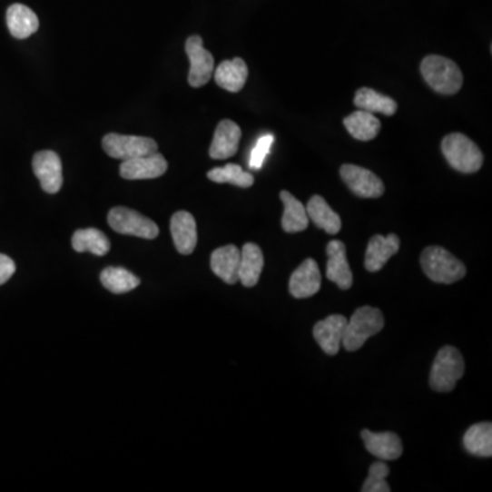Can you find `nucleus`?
Listing matches in <instances>:
<instances>
[{
    "instance_id": "obj_7",
    "label": "nucleus",
    "mask_w": 492,
    "mask_h": 492,
    "mask_svg": "<svg viewBox=\"0 0 492 492\" xmlns=\"http://www.w3.org/2000/svg\"><path fill=\"white\" fill-rule=\"evenodd\" d=\"M103 150L111 158L125 162L129 159L158 153V144L155 140L150 139V137L108 133L103 139Z\"/></svg>"
},
{
    "instance_id": "obj_28",
    "label": "nucleus",
    "mask_w": 492,
    "mask_h": 492,
    "mask_svg": "<svg viewBox=\"0 0 492 492\" xmlns=\"http://www.w3.org/2000/svg\"><path fill=\"white\" fill-rule=\"evenodd\" d=\"M464 448L476 457L492 456V424L478 423L470 427L464 437Z\"/></svg>"
},
{
    "instance_id": "obj_1",
    "label": "nucleus",
    "mask_w": 492,
    "mask_h": 492,
    "mask_svg": "<svg viewBox=\"0 0 492 492\" xmlns=\"http://www.w3.org/2000/svg\"><path fill=\"white\" fill-rule=\"evenodd\" d=\"M421 269L432 282L450 283L458 282L467 275V267L456 256L442 246H428L421 253Z\"/></svg>"
},
{
    "instance_id": "obj_16",
    "label": "nucleus",
    "mask_w": 492,
    "mask_h": 492,
    "mask_svg": "<svg viewBox=\"0 0 492 492\" xmlns=\"http://www.w3.org/2000/svg\"><path fill=\"white\" fill-rule=\"evenodd\" d=\"M241 136H242V132L235 122L230 119L219 122L210 147L211 158L215 161H224L234 156L240 145Z\"/></svg>"
},
{
    "instance_id": "obj_19",
    "label": "nucleus",
    "mask_w": 492,
    "mask_h": 492,
    "mask_svg": "<svg viewBox=\"0 0 492 492\" xmlns=\"http://www.w3.org/2000/svg\"><path fill=\"white\" fill-rule=\"evenodd\" d=\"M241 251L235 245H226L213 251L211 255V270L227 285L240 282L238 269H240Z\"/></svg>"
},
{
    "instance_id": "obj_12",
    "label": "nucleus",
    "mask_w": 492,
    "mask_h": 492,
    "mask_svg": "<svg viewBox=\"0 0 492 492\" xmlns=\"http://www.w3.org/2000/svg\"><path fill=\"white\" fill-rule=\"evenodd\" d=\"M326 277L334 282L340 290H349L353 285V274L346 258V246L342 241L334 240L327 245Z\"/></svg>"
},
{
    "instance_id": "obj_3",
    "label": "nucleus",
    "mask_w": 492,
    "mask_h": 492,
    "mask_svg": "<svg viewBox=\"0 0 492 492\" xmlns=\"http://www.w3.org/2000/svg\"><path fill=\"white\" fill-rule=\"evenodd\" d=\"M465 361L454 346H443L435 357L429 375V386L438 393H448L464 377Z\"/></svg>"
},
{
    "instance_id": "obj_31",
    "label": "nucleus",
    "mask_w": 492,
    "mask_h": 492,
    "mask_svg": "<svg viewBox=\"0 0 492 492\" xmlns=\"http://www.w3.org/2000/svg\"><path fill=\"white\" fill-rule=\"evenodd\" d=\"M390 469L385 462H375L369 467V473H368L367 480L364 481L362 486V492H390V486H389L386 477H388Z\"/></svg>"
},
{
    "instance_id": "obj_5",
    "label": "nucleus",
    "mask_w": 492,
    "mask_h": 492,
    "mask_svg": "<svg viewBox=\"0 0 492 492\" xmlns=\"http://www.w3.org/2000/svg\"><path fill=\"white\" fill-rule=\"evenodd\" d=\"M442 153L448 163L457 172L472 174L483 166L480 148L462 133H451L442 142Z\"/></svg>"
},
{
    "instance_id": "obj_6",
    "label": "nucleus",
    "mask_w": 492,
    "mask_h": 492,
    "mask_svg": "<svg viewBox=\"0 0 492 492\" xmlns=\"http://www.w3.org/2000/svg\"><path fill=\"white\" fill-rule=\"evenodd\" d=\"M108 224L119 234L155 240L159 235V227L155 221L137 211L125 207H115L108 213Z\"/></svg>"
},
{
    "instance_id": "obj_23",
    "label": "nucleus",
    "mask_w": 492,
    "mask_h": 492,
    "mask_svg": "<svg viewBox=\"0 0 492 492\" xmlns=\"http://www.w3.org/2000/svg\"><path fill=\"white\" fill-rule=\"evenodd\" d=\"M343 125L351 137L359 142H369L378 137L380 132V121L375 113L357 110L343 119Z\"/></svg>"
},
{
    "instance_id": "obj_30",
    "label": "nucleus",
    "mask_w": 492,
    "mask_h": 492,
    "mask_svg": "<svg viewBox=\"0 0 492 492\" xmlns=\"http://www.w3.org/2000/svg\"><path fill=\"white\" fill-rule=\"evenodd\" d=\"M207 177L212 182L231 183V185L240 186V188H251L255 183V177L251 172H245L238 164H226L223 167L211 170Z\"/></svg>"
},
{
    "instance_id": "obj_22",
    "label": "nucleus",
    "mask_w": 492,
    "mask_h": 492,
    "mask_svg": "<svg viewBox=\"0 0 492 492\" xmlns=\"http://www.w3.org/2000/svg\"><path fill=\"white\" fill-rule=\"evenodd\" d=\"M7 28L15 39H28L39 29V18L29 7L15 4L6 15Z\"/></svg>"
},
{
    "instance_id": "obj_26",
    "label": "nucleus",
    "mask_w": 492,
    "mask_h": 492,
    "mask_svg": "<svg viewBox=\"0 0 492 492\" xmlns=\"http://www.w3.org/2000/svg\"><path fill=\"white\" fill-rule=\"evenodd\" d=\"M280 200L285 205L282 216V229L286 232H290V234L304 231L308 224H310L307 208L288 191L280 192Z\"/></svg>"
},
{
    "instance_id": "obj_25",
    "label": "nucleus",
    "mask_w": 492,
    "mask_h": 492,
    "mask_svg": "<svg viewBox=\"0 0 492 492\" xmlns=\"http://www.w3.org/2000/svg\"><path fill=\"white\" fill-rule=\"evenodd\" d=\"M354 104L359 110L371 113H383L386 116H393L399 110L396 100L371 88H359L354 96Z\"/></svg>"
},
{
    "instance_id": "obj_2",
    "label": "nucleus",
    "mask_w": 492,
    "mask_h": 492,
    "mask_svg": "<svg viewBox=\"0 0 492 492\" xmlns=\"http://www.w3.org/2000/svg\"><path fill=\"white\" fill-rule=\"evenodd\" d=\"M420 70L426 83L438 93L456 94L464 83L458 64L445 56H426Z\"/></svg>"
},
{
    "instance_id": "obj_27",
    "label": "nucleus",
    "mask_w": 492,
    "mask_h": 492,
    "mask_svg": "<svg viewBox=\"0 0 492 492\" xmlns=\"http://www.w3.org/2000/svg\"><path fill=\"white\" fill-rule=\"evenodd\" d=\"M72 245L75 252H91L94 256H104L110 252V240L97 229L77 230L73 235Z\"/></svg>"
},
{
    "instance_id": "obj_18",
    "label": "nucleus",
    "mask_w": 492,
    "mask_h": 492,
    "mask_svg": "<svg viewBox=\"0 0 492 492\" xmlns=\"http://www.w3.org/2000/svg\"><path fill=\"white\" fill-rule=\"evenodd\" d=\"M170 229L178 252L192 255L197 245V226L193 215L186 211H178L172 215Z\"/></svg>"
},
{
    "instance_id": "obj_10",
    "label": "nucleus",
    "mask_w": 492,
    "mask_h": 492,
    "mask_svg": "<svg viewBox=\"0 0 492 492\" xmlns=\"http://www.w3.org/2000/svg\"><path fill=\"white\" fill-rule=\"evenodd\" d=\"M34 172L39 178L43 191L50 194L58 193L64 185L62 162L54 151H40L34 156Z\"/></svg>"
},
{
    "instance_id": "obj_11",
    "label": "nucleus",
    "mask_w": 492,
    "mask_h": 492,
    "mask_svg": "<svg viewBox=\"0 0 492 492\" xmlns=\"http://www.w3.org/2000/svg\"><path fill=\"white\" fill-rule=\"evenodd\" d=\"M167 169H169V164L164 156L155 153L122 162L119 172L122 178L129 181L153 180V178L162 177Z\"/></svg>"
},
{
    "instance_id": "obj_15",
    "label": "nucleus",
    "mask_w": 492,
    "mask_h": 492,
    "mask_svg": "<svg viewBox=\"0 0 492 492\" xmlns=\"http://www.w3.org/2000/svg\"><path fill=\"white\" fill-rule=\"evenodd\" d=\"M399 235H374L368 243L365 252V269L369 272H378L386 266L389 261L399 251Z\"/></svg>"
},
{
    "instance_id": "obj_24",
    "label": "nucleus",
    "mask_w": 492,
    "mask_h": 492,
    "mask_svg": "<svg viewBox=\"0 0 492 492\" xmlns=\"http://www.w3.org/2000/svg\"><path fill=\"white\" fill-rule=\"evenodd\" d=\"M308 218L319 227L323 229L327 234H338L340 227H342V221H340L339 215L327 204L326 200L321 196H313L308 202L307 207Z\"/></svg>"
},
{
    "instance_id": "obj_9",
    "label": "nucleus",
    "mask_w": 492,
    "mask_h": 492,
    "mask_svg": "<svg viewBox=\"0 0 492 492\" xmlns=\"http://www.w3.org/2000/svg\"><path fill=\"white\" fill-rule=\"evenodd\" d=\"M186 54L191 61V70H189V85L193 88H200L205 85L212 77L213 61L212 54L205 50L204 43L200 36H191L186 40Z\"/></svg>"
},
{
    "instance_id": "obj_4",
    "label": "nucleus",
    "mask_w": 492,
    "mask_h": 492,
    "mask_svg": "<svg viewBox=\"0 0 492 492\" xmlns=\"http://www.w3.org/2000/svg\"><path fill=\"white\" fill-rule=\"evenodd\" d=\"M383 327L385 318L378 308H359L346 323L342 345L348 351L359 350L369 338L382 331Z\"/></svg>"
},
{
    "instance_id": "obj_29",
    "label": "nucleus",
    "mask_w": 492,
    "mask_h": 492,
    "mask_svg": "<svg viewBox=\"0 0 492 492\" xmlns=\"http://www.w3.org/2000/svg\"><path fill=\"white\" fill-rule=\"evenodd\" d=\"M100 280L103 286L113 294L129 293L142 283L136 275L121 267H108L100 274Z\"/></svg>"
},
{
    "instance_id": "obj_20",
    "label": "nucleus",
    "mask_w": 492,
    "mask_h": 492,
    "mask_svg": "<svg viewBox=\"0 0 492 492\" xmlns=\"http://www.w3.org/2000/svg\"><path fill=\"white\" fill-rule=\"evenodd\" d=\"M264 269V256L256 243L248 242L241 251L238 278L245 288H253L261 280Z\"/></svg>"
},
{
    "instance_id": "obj_33",
    "label": "nucleus",
    "mask_w": 492,
    "mask_h": 492,
    "mask_svg": "<svg viewBox=\"0 0 492 492\" xmlns=\"http://www.w3.org/2000/svg\"><path fill=\"white\" fill-rule=\"evenodd\" d=\"M15 263L9 256L0 253V286L5 285L15 275Z\"/></svg>"
},
{
    "instance_id": "obj_17",
    "label": "nucleus",
    "mask_w": 492,
    "mask_h": 492,
    "mask_svg": "<svg viewBox=\"0 0 492 492\" xmlns=\"http://www.w3.org/2000/svg\"><path fill=\"white\" fill-rule=\"evenodd\" d=\"M365 448L382 461H393L402 456V442L394 432H372L362 429Z\"/></svg>"
},
{
    "instance_id": "obj_21",
    "label": "nucleus",
    "mask_w": 492,
    "mask_h": 492,
    "mask_svg": "<svg viewBox=\"0 0 492 492\" xmlns=\"http://www.w3.org/2000/svg\"><path fill=\"white\" fill-rule=\"evenodd\" d=\"M248 66L241 58H234L231 61H224L215 70V81L224 91L237 93L245 86L248 80Z\"/></svg>"
},
{
    "instance_id": "obj_14",
    "label": "nucleus",
    "mask_w": 492,
    "mask_h": 492,
    "mask_svg": "<svg viewBox=\"0 0 492 492\" xmlns=\"http://www.w3.org/2000/svg\"><path fill=\"white\" fill-rule=\"evenodd\" d=\"M321 286V274L318 263L313 259H307L289 280V290L294 299H308L315 296Z\"/></svg>"
},
{
    "instance_id": "obj_13",
    "label": "nucleus",
    "mask_w": 492,
    "mask_h": 492,
    "mask_svg": "<svg viewBox=\"0 0 492 492\" xmlns=\"http://www.w3.org/2000/svg\"><path fill=\"white\" fill-rule=\"evenodd\" d=\"M348 319L342 315H331L324 320L318 321L313 327V338H315L321 350L329 356H335L342 345L343 334H345Z\"/></svg>"
},
{
    "instance_id": "obj_8",
    "label": "nucleus",
    "mask_w": 492,
    "mask_h": 492,
    "mask_svg": "<svg viewBox=\"0 0 492 492\" xmlns=\"http://www.w3.org/2000/svg\"><path fill=\"white\" fill-rule=\"evenodd\" d=\"M340 177L356 196L362 199H378L385 193V183L379 177L364 167L356 164H343Z\"/></svg>"
},
{
    "instance_id": "obj_32",
    "label": "nucleus",
    "mask_w": 492,
    "mask_h": 492,
    "mask_svg": "<svg viewBox=\"0 0 492 492\" xmlns=\"http://www.w3.org/2000/svg\"><path fill=\"white\" fill-rule=\"evenodd\" d=\"M275 137L272 134H266V136L261 137L256 143L255 148L251 153L250 166L253 170H261L263 166L264 161L269 156L270 151H271L272 144H274Z\"/></svg>"
}]
</instances>
